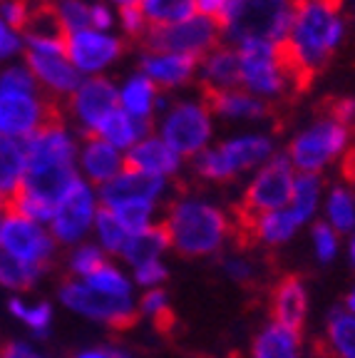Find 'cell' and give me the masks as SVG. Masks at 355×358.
Returning <instances> with one entry per match:
<instances>
[{"mask_svg":"<svg viewBox=\"0 0 355 358\" xmlns=\"http://www.w3.org/2000/svg\"><path fill=\"white\" fill-rule=\"evenodd\" d=\"M22 142H25V155H28V174H25L22 192L50 201L55 207L62 192L80 177L78 137L62 122V117H55Z\"/></svg>","mask_w":355,"mask_h":358,"instance_id":"6da1fadb","label":"cell"},{"mask_svg":"<svg viewBox=\"0 0 355 358\" xmlns=\"http://www.w3.org/2000/svg\"><path fill=\"white\" fill-rule=\"evenodd\" d=\"M343 0H294V17L286 43L313 75L331 60L343 38Z\"/></svg>","mask_w":355,"mask_h":358,"instance_id":"7a4b0ae2","label":"cell"},{"mask_svg":"<svg viewBox=\"0 0 355 358\" xmlns=\"http://www.w3.org/2000/svg\"><path fill=\"white\" fill-rule=\"evenodd\" d=\"M169 244L184 257H206L222 249L231 234V217L201 199H177L167 209Z\"/></svg>","mask_w":355,"mask_h":358,"instance_id":"3957f363","label":"cell"},{"mask_svg":"<svg viewBox=\"0 0 355 358\" xmlns=\"http://www.w3.org/2000/svg\"><path fill=\"white\" fill-rule=\"evenodd\" d=\"M294 0H229L219 28L233 43H281L289 38Z\"/></svg>","mask_w":355,"mask_h":358,"instance_id":"277c9868","label":"cell"},{"mask_svg":"<svg viewBox=\"0 0 355 358\" xmlns=\"http://www.w3.org/2000/svg\"><path fill=\"white\" fill-rule=\"evenodd\" d=\"M294 182L296 174L291 167L289 157H271L259 174L251 179V185L246 187L244 201L233 209L231 217V231L239 234L244 244H249V231L251 224L263 214L286 209L294 194Z\"/></svg>","mask_w":355,"mask_h":358,"instance_id":"5b68a950","label":"cell"},{"mask_svg":"<svg viewBox=\"0 0 355 358\" xmlns=\"http://www.w3.org/2000/svg\"><path fill=\"white\" fill-rule=\"evenodd\" d=\"M65 40L67 35H22L25 65L50 100L70 97L85 80L67 57Z\"/></svg>","mask_w":355,"mask_h":358,"instance_id":"8992f818","label":"cell"},{"mask_svg":"<svg viewBox=\"0 0 355 358\" xmlns=\"http://www.w3.org/2000/svg\"><path fill=\"white\" fill-rule=\"evenodd\" d=\"M139 40L147 52H172L204 60L214 48L222 45V28L204 15H191L174 25H147Z\"/></svg>","mask_w":355,"mask_h":358,"instance_id":"52a82bcc","label":"cell"},{"mask_svg":"<svg viewBox=\"0 0 355 358\" xmlns=\"http://www.w3.org/2000/svg\"><path fill=\"white\" fill-rule=\"evenodd\" d=\"M100 212V196L89 182L78 177L73 185L62 192V196L55 201L52 217L48 222L52 239L57 246H78L92 234L94 217Z\"/></svg>","mask_w":355,"mask_h":358,"instance_id":"ba28073f","label":"cell"},{"mask_svg":"<svg viewBox=\"0 0 355 358\" xmlns=\"http://www.w3.org/2000/svg\"><path fill=\"white\" fill-rule=\"evenodd\" d=\"M57 299L67 311L78 313L82 319L105 324L112 329H127L137 321V311L132 299H110L89 289L82 279H65L57 289Z\"/></svg>","mask_w":355,"mask_h":358,"instance_id":"9c48e42d","label":"cell"},{"mask_svg":"<svg viewBox=\"0 0 355 358\" xmlns=\"http://www.w3.org/2000/svg\"><path fill=\"white\" fill-rule=\"evenodd\" d=\"M0 254L48 271L57 254V244L45 224L30 222L8 209L3 231H0Z\"/></svg>","mask_w":355,"mask_h":358,"instance_id":"30bf717a","label":"cell"},{"mask_svg":"<svg viewBox=\"0 0 355 358\" xmlns=\"http://www.w3.org/2000/svg\"><path fill=\"white\" fill-rule=\"evenodd\" d=\"M353 129L335 120H323L313 124L305 132H300L289 147V162L291 167H298L303 174L321 172L326 164H331L335 157L348 145V137Z\"/></svg>","mask_w":355,"mask_h":358,"instance_id":"8fae6325","label":"cell"},{"mask_svg":"<svg viewBox=\"0 0 355 358\" xmlns=\"http://www.w3.org/2000/svg\"><path fill=\"white\" fill-rule=\"evenodd\" d=\"M55 117V100L43 92H0V137L28 140Z\"/></svg>","mask_w":355,"mask_h":358,"instance_id":"7c38bea8","label":"cell"},{"mask_svg":"<svg viewBox=\"0 0 355 358\" xmlns=\"http://www.w3.org/2000/svg\"><path fill=\"white\" fill-rule=\"evenodd\" d=\"M211 137L209 110L194 102H182L172 107L161 124V140L179 157H196Z\"/></svg>","mask_w":355,"mask_h":358,"instance_id":"4fadbf2b","label":"cell"},{"mask_svg":"<svg viewBox=\"0 0 355 358\" xmlns=\"http://www.w3.org/2000/svg\"><path fill=\"white\" fill-rule=\"evenodd\" d=\"M67 107L85 134H94L112 112L119 110V90L102 75L85 78L80 87L67 97Z\"/></svg>","mask_w":355,"mask_h":358,"instance_id":"5bb4252c","label":"cell"},{"mask_svg":"<svg viewBox=\"0 0 355 358\" xmlns=\"http://www.w3.org/2000/svg\"><path fill=\"white\" fill-rule=\"evenodd\" d=\"M65 48L70 62L82 78L102 75L105 67H110L117 57L122 55V40L92 28L70 33L65 40Z\"/></svg>","mask_w":355,"mask_h":358,"instance_id":"9a60e30c","label":"cell"},{"mask_svg":"<svg viewBox=\"0 0 355 358\" xmlns=\"http://www.w3.org/2000/svg\"><path fill=\"white\" fill-rule=\"evenodd\" d=\"M161 192H164V179L124 167L115 179H110L107 185L97 189V196H100V207L115 209L122 204H134V201L157 204Z\"/></svg>","mask_w":355,"mask_h":358,"instance_id":"2e32d148","label":"cell"},{"mask_svg":"<svg viewBox=\"0 0 355 358\" xmlns=\"http://www.w3.org/2000/svg\"><path fill=\"white\" fill-rule=\"evenodd\" d=\"M122 169L124 155L117 147H112L110 142L100 140V137H92V134L85 137L78 152V174L85 182H89L94 189H100Z\"/></svg>","mask_w":355,"mask_h":358,"instance_id":"e0dca14e","label":"cell"},{"mask_svg":"<svg viewBox=\"0 0 355 358\" xmlns=\"http://www.w3.org/2000/svg\"><path fill=\"white\" fill-rule=\"evenodd\" d=\"M308 313V291L300 276L286 274L276 281L271 291V316L273 324H281L286 329L300 334Z\"/></svg>","mask_w":355,"mask_h":358,"instance_id":"ac0fdd59","label":"cell"},{"mask_svg":"<svg viewBox=\"0 0 355 358\" xmlns=\"http://www.w3.org/2000/svg\"><path fill=\"white\" fill-rule=\"evenodd\" d=\"M204 95V107L214 115H224L231 120H266L278 115V110L266 100H259L251 92L241 90H206L201 87Z\"/></svg>","mask_w":355,"mask_h":358,"instance_id":"d6986e66","label":"cell"},{"mask_svg":"<svg viewBox=\"0 0 355 358\" xmlns=\"http://www.w3.org/2000/svg\"><path fill=\"white\" fill-rule=\"evenodd\" d=\"M124 167L134 172L150 174V177H169L179 169V155L172 152V147L159 137H147L129 147L124 155Z\"/></svg>","mask_w":355,"mask_h":358,"instance_id":"ffe728a7","label":"cell"},{"mask_svg":"<svg viewBox=\"0 0 355 358\" xmlns=\"http://www.w3.org/2000/svg\"><path fill=\"white\" fill-rule=\"evenodd\" d=\"M25 174H28L25 142L0 137V204L10 207L13 199L25 187Z\"/></svg>","mask_w":355,"mask_h":358,"instance_id":"44dd1931","label":"cell"},{"mask_svg":"<svg viewBox=\"0 0 355 358\" xmlns=\"http://www.w3.org/2000/svg\"><path fill=\"white\" fill-rule=\"evenodd\" d=\"M196 60L172 52H147L142 57V75L159 87H177L194 75Z\"/></svg>","mask_w":355,"mask_h":358,"instance_id":"7402d4cb","label":"cell"},{"mask_svg":"<svg viewBox=\"0 0 355 358\" xmlns=\"http://www.w3.org/2000/svg\"><path fill=\"white\" fill-rule=\"evenodd\" d=\"M204 83L201 87L206 90H239L241 85V60L239 50H233L229 45H219L209 55L204 57L201 67Z\"/></svg>","mask_w":355,"mask_h":358,"instance_id":"603a6c76","label":"cell"},{"mask_svg":"<svg viewBox=\"0 0 355 358\" xmlns=\"http://www.w3.org/2000/svg\"><path fill=\"white\" fill-rule=\"evenodd\" d=\"M150 132H152L150 117H129L124 110H117L97 127V132H94L92 137H100V140L110 142L112 147H117V150L122 152V150L134 147L137 142L152 137Z\"/></svg>","mask_w":355,"mask_h":358,"instance_id":"cb8c5ba5","label":"cell"},{"mask_svg":"<svg viewBox=\"0 0 355 358\" xmlns=\"http://www.w3.org/2000/svg\"><path fill=\"white\" fill-rule=\"evenodd\" d=\"M224 159H226L229 169L233 174L244 172V169L259 167L271 159V140L261 137V134H244V137H233V140L219 145Z\"/></svg>","mask_w":355,"mask_h":358,"instance_id":"d4e9b609","label":"cell"},{"mask_svg":"<svg viewBox=\"0 0 355 358\" xmlns=\"http://www.w3.org/2000/svg\"><path fill=\"white\" fill-rule=\"evenodd\" d=\"M300 338L296 331L286 329L281 324H268L259 331L254 338L251 356L254 358H298Z\"/></svg>","mask_w":355,"mask_h":358,"instance_id":"484cf974","label":"cell"},{"mask_svg":"<svg viewBox=\"0 0 355 358\" xmlns=\"http://www.w3.org/2000/svg\"><path fill=\"white\" fill-rule=\"evenodd\" d=\"M323 348L335 358H355V316L348 308L328 313Z\"/></svg>","mask_w":355,"mask_h":358,"instance_id":"4316f807","label":"cell"},{"mask_svg":"<svg viewBox=\"0 0 355 358\" xmlns=\"http://www.w3.org/2000/svg\"><path fill=\"white\" fill-rule=\"evenodd\" d=\"M167 246H169V234L164 229V224H152L145 231H137V234L129 236L127 246H124V252L119 257L134 268L139 264L159 259L161 254L167 252Z\"/></svg>","mask_w":355,"mask_h":358,"instance_id":"83f0119b","label":"cell"},{"mask_svg":"<svg viewBox=\"0 0 355 358\" xmlns=\"http://www.w3.org/2000/svg\"><path fill=\"white\" fill-rule=\"evenodd\" d=\"M300 222L286 209H278V212L263 214L251 224L249 241H261L266 246H278L286 244L289 239H294V234L298 231Z\"/></svg>","mask_w":355,"mask_h":358,"instance_id":"f1b7e54d","label":"cell"},{"mask_svg":"<svg viewBox=\"0 0 355 358\" xmlns=\"http://www.w3.org/2000/svg\"><path fill=\"white\" fill-rule=\"evenodd\" d=\"M8 313L38 338L50 334L52 321H55V308L50 301H28L25 296L8 299Z\"/></svg>","mask_w":355,"mask_h":358,"instance_id":"f546056e","label":"cell"},{"mask_svg":"<svg viewBox=\"0 0 355 358\" xmlns=\"http://www.w3.org/2000/svg\"><path fill=\"white\" fill-rule=\"evenodd\" d=\"M157 105L154 83L145 75H132L119 90V110H124L129 117H150Z\"/></svg>","mask_w":355,"mask_h":358,"instance_id":"4dcf8cb0","label":"cell"},{"mask_svg":"<svg viewBox=\"0 0 355 358\" xmlns=\"http://www.w3.org/2000/svg\"><path fill=\"white\" fill-rule=\"evenodd\" d=\"M43 276H45V268L28 266V264H20L15 259L0 254V286L6 291H10L13 296H22L25 291L35 289Z\"/></svg>","mask_w":355,"mask_h":358,"instance_id":"1f68e13d","label":"cell"},{"mask_svg":"<svg viewBox=\"0 0 355 358\" xmlns=\"http://www.w3.org/2000/svg\"><path fill=\"white\" fill-rule=\"evenodd\" d=\"M92 234H94V244L100 246L105 254H122L129 236H132L124 229V224L105 207H100V212L94 217Z\"/></svg>","mask_w":355,"mask_h":358,"instance_id":"d6a6232c","label":"cell"},{"mask_svg":"<svg viewBox=\"0 0 355 358\" xmlns=\"http://www.w3.org/2000/svg\"><path fill=\"white\" fill-rule=\"evenodd\" d=\"M147 25H174L194 15V0H139Z\"/></svg>","mask_w":355,"mask_h":358,"instance_id":"836d02e7","label":"cell"},{"mask_svg":"<svg viewBox=\"0 0 355 358\" xmlns=\"http://www.w3.org/2000/svg\"><path fill=\"white\" fill-rule=\"evenodd\" d=\"M89 289H94L102 296L110 299H132V281L124 274L122 268H117L115 264L105 262L100 268H94L87 279H82Z\"/></svg>","mask_w":355,"mask_h":358,"instance_id":"e575fe53","label":"cell"},{"mask_svg":"<svg viewBox=\"0 0 355 358\" xmlns=\"http://www.w3.org/2000/svg\"><path fill=\"white\" fill-rule=\"evenodd\" d=\"M318 196H321V179H318V174L300 172L294 182V194H291V201H289V212L294 214L300 224H305L316 214Z\"/></svg>","mask_w":355,"mask_h":358,"instance_id":"d590c367","label":"cell"},{"mask_svg":"<svg viewBox=\"0 0 355 358\" xmlns=\"http://www.w3.org/2000/svg\"><path fill=\"white\" fill-rule=\"evenodd\" d=\"M107 262V254L102 252L94 241H82V244L73 246L67 254V271L73 279H87L94 268H100Z\"/></svg>","mask_w":355,"mask_h":358,"instance_id":"8d00e7d4","label":"cell"},{"mask_svg":"<svg viewBox=\"0 0 355 358\" xmlns=\"http://www.w3.org/2000/svg\"><path fill=\"white\" fill-rule=\"evenodd\" d=\"M326 212H328V224H331L338 234L355 229V199L348 189H340L338 187V189L331 192Z\"/></svg>","mask_w":355,"mask_h":358,"instance_id":"74e56055","label":"cell"},{"mask_svg":"<svg viewBox=\"0 0 355 358\" xmlns=\"http://www.w3.org/2000/svg\"><path fill=\"white\" fill-rule=\"evenodd\" d=\"M52 10L67 35L89 28V3L85 0H55Z\"/></svg>","mask_w":355,"mask_h":358,"instance_id":"f35d334b","label":"cell"},{"mask_svg":"<svg viewBox=\"0 0 355 358\" xmlns=\"http://www.w3.org/2000/svg\"><path fill=\"white\" fill-rule=\"evenodd\" d=\"M0 92H43L25 62H8L0 67Z\"/></svg>","mask_w":355,"mask_h":358,"instance_id":"ab89813d","label":"cell"},{"mask_svg":"<svg viewBox=\"0 0 355 358\" xmlns=\"http://www.w3.org/2000/svg\"><path fill=\"white\" fill-rule=\"evenodd\" d=\"M139 311L145 313V316H150L159 329H167V326L174 321L167 291H161V289H147L142 301H139Z\"/></svg>","mask_w":355,"mask_h":358,"instance_id":"60d3db41","label":"cell"},{"mask_svg":"<svg viewBox=\"0 0 355 358\" xmlns=\"http://www.w3.org/2000/svg\"><path fill=\"white\" fill-rule=\"evenodd\" d=\"M110 212L124 224V229H127L129 234H137V231H145L147 227H152L154 204L134 201V204H122V207H115V209H110Z\"/></svg>","mask_w":355,"mask_h":358,"instance_id":"b9f144b4","label":"cell"},{"mask_svg":"<svg viewBox=\"0 0 355 358\" xmlns=\"http://www.w3.org/2000/svg\"><path fill=\"white\" fill-rule=\"evenodd\" d=\"M313 249H316L318 262L323 264L333 262L335 254H338V231L328 222H318L313 227Z\"/></svg>","mask_w":355,"mask_h":358,"instance_id":"7bdbcfd3","label":"cell"},{"mask_svg":"<svg viewBox=\"0 0 355 358\" xmlns=\"http://www.w3.org/2000/svg\"><path fill=\"white\" fill-rule=\"evenodd\" d=\"M33 10L35 8L30 6V0H0V17L20 35H22V30L28 28Z\"/></svg>","mask_w":355,"mask_h":358,"instance_id":"ee69618b","label":"cell"},{"mask_svg":"<svg viewBox=\"0 0 355 358\" xmlns=\"http://www.w3.org/2000/svg\"><path fill=\"white\" fill-rule=\"evenodd\" d=\"M134 271V284L142 286V289H161L164 279H167V266L161 264V259H154V262H145L139 266L132 268Z\"/></svg>","mask_w":355,"mask_h":358,"instance_id":"f6af8a7d","label":"cell"},{"mask_svg":"<svg viewBox=\"0 0 355 358\" xmlns=\"http://www.w3.org/2000/svg\"><path fill=\"white\" fill-rule=\"evenodd\" d=\"M25 50L22 35L17 30H13L3 17H0V67L8 62H15V57Z\"/></svg>","mask_w":355,"mask_h":358,"instance_id":"bcb514c9","label":"cell"},{"mask_svg":"<svg viewBox=\"0 0 355 358\" xmlns=\"http://www.w3.org/2000/svg\"><path fill=\"white\" fill-rule=\"evenodd\" d=\"M323 110H326L328 120H335V122L345 124V127H355V100L353 97H331V100L323 102Z\"/></svg>","mask_w":355,"mask_h":358,"instance_id":"7dc6e473","label":"cell"},{"mask_svg":"<svg viewBox=\"0 0 355 358\" xmlns=\"http://www.w3.org/2000/svg\"><path fill=\"white\" fill-rule=\"evenodd\" d=\"M224 271H226L229 279L239 281V284H249V281H254V276H256L254 264H251L246 257H229V259H224Z\"/></svg>","mask_w":355,"mask_h":358,"instance_id":"c3c4849f","label":"cell"},{"mask_svg":"<svg viewBox=\"0 0 355 358\" xmlns=\"http://www.w3.org/2000/svg\"><path fill=\"white\" fill-rule=\"evenodd\" d=\"M119 17H122V28L127 35H132V38H142V35H145L147 20H145V15H142V10H139V3L137 6L119 8Z\"/></svg>","mask_w":355,"mask_h":358,"instance_id":"681fc988","label":"cell"},{"mask_svg":"<svg viewBox=\"0 0 355 358\" xmlns=\"http://www.w3.org/2000/svg\"><path fill=\"white\" fill-rule=\"evenodd\" d=\"M0 358H52L30 341H10L0 348Z\"/></svg>","mask_w":355,"mask_h":358,"instance_id":"f907efd6","label":"cell"},{"mask_svg":"<svg viewBox=\"0 0 355 358\" xmlns=\"http://www.w3.org/2000/svg\"><path fill=\"white\" fill-rule=\"evenodd\" d=\"M112 22H115V17L105 3H89V28L107 33L112 28Z\"/></svg>","mask_w":355,"mask_h":358,"instance_id":"816d5d0a","label":"cell"},{"mask_svg":"<svg viewBox=\"0 0 355 358\" xmlns=\"http://www.w3.org/2000/svg\"><path fill=\"white\" fill-rule=\"evenodd\" d=\"M226 3H229V0H194V10L199 13V15L209 17V20H214L219 25L224 10H226Z\"/></svg>","mask_w":355,"mask_h":358,"instance_id":"f5cc1de1","label":"cell"},{"mask_svg":"<svg viewBox=\"0 0 355 358\" xmlns=\"http://www.w3.org/2000/svg\"><path fill=\"white\" fill-rule=\"evenodd\" d=\"M73 358H129V353L119 351V348H112V346H92V348L78 351Z\"/></svg>","mask_w":355,"mask_h":358,"instance_id":"db71d44e","label":"cell"},{"mask_svg":"<svg viewBox=\"0 0 355 358\" xmlns=\"http://www.w3.org/2000/svg\"><path fill=\"white\" fill-rule=\"evenodd\" d=\"M340 169H343V177L355 187V147L343 157V167H340Z\"/></svg>","mask_w":355,"mask_h":358,"instance_id":"11a10c76","label":"cell"},{"mask_svg":"<svg viewBox=\"0 0 355 358\" xmlns=\"http://www.w3.org/2000/svg\"><path fill=\"white\" fill-rule=\"evenodd\" d=\"M345 308H348V311L355 316V286H353V289H350L348 296H345Z\"/></svg>","mask_w":355,"mask_h":358,"instance_id":"9f6ffc18","label":"cell"},{"mask_svg":"<svg viewBox=\"0 0 355 358\" xmlns=\"http://www.w3.org/2000/svg\"><path fill=\"white\" fill-rule=\"evenodd\" d=\"M348 259H350V264H353V268H355V234H353V239H350V244H348Z\"/></svg>","mask_w":355,"mask_h":358,"instance_id":"6f0895ef","label":"cell"},{"mask_svg":"<svg viewBox=\"0 0 355 358\" xmlns=\"http://www.w3.org/2000/svg\"><path fill=\"white\" fill-rule=\"evenodd\" d=\"M6 214H8V207H6V204H0V231H3V222H6Z\"/></svg>","mask_w":355,"mask_h":358,"instance_id":"680465c9","label":"cell"},{"mask_svg":"<svg viewBox=\"0 0 355 358\" xmlns=\"http://www.w3.org/2000/svg\"><path fill=\"white\" fill-rule=\"evenodd\" d=\"M115 3H117L119 8H124V6H137L139 0H115Z\"/></svg>","mask_w":355,"mask_h":358,"instance_id":"91938a15","label":"cell"}]
</instances>
